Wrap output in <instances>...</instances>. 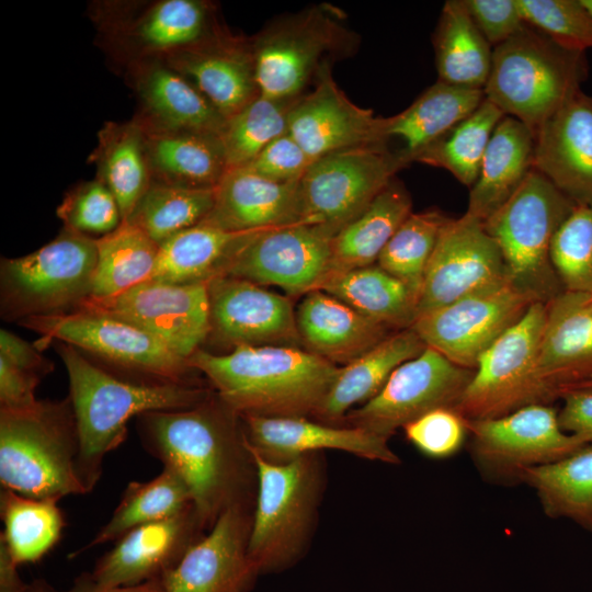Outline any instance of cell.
I'll return each mask as SVG.
<instances>
[{"instance_id": "6da1fadb", "label": "cell", "mask_w": 592, "mask_h": 592, "mask_svg": "<svg viewBox=\"0 0 592 592\" xmlns=\"http://www.w3.org/2000/svg\"><path fill=\"white\" fill-rule=\"evenodd\" d=\"M238 419L216 395L192 408L138 417L144 447L184 480L203 530L228 508L246 504L252 459Z\"/></svg>"}, {"instance_id": "7a4b0ae2", "label": "cell", "mask_w": 592, "mask_h": 592, "mask_svg": "<svg viewBox=\"0 0 592 592\" xmlns=\"http://www.w3.org/2000/svg\"><path fill=\"white\" fill-rule=\"evenodd\" d=\"M187 362L239 417L316 415L340 369L288 345H242L225 354L198 349Z\"/></svg>"}, {"instance_id": "3957f363", "label": "cell", "mask_w": 592, "mask_h": 592, "mask_svg": "<svg viewBox=\"0 0 592 592\" xmlns=\"http://www.w3.org/2000/svg\"><path fill=\"white\" fill-rule=\"evenodd\" d=\"M69 378L78 436L77 475L87 493L101 478L104 457L126 439L127 422L151 411L195 407L210 396L187 383L121 379L67 343L57 346Z\"/></svg>"}, {"instance_id": "277c9868", "label": "cell", "mask_w": 592, "mask_h": 592, "mask_svg": "<svg viewBox=\"0 0 592 592\" xmlns=\"http://www.w3.org/2000/svg\"><path fill=\"white\" fill-rule=\"evenodd\" d=\"M77 423L69 396L27 409L0 408V482L34 499L87 493L76 469Z\"/></svg>"}, {"instance_id": "5b68a950", "label": "cell", "mask_w": 592, "mask_h": 592, "mask_svg": "<svg viewBox=\"0 0 592 592\" xmlns=\"http://www.w3.org/2000/svg\"><path fill=\"white\" fill-rule=\"evenodd\" d=\"M583 53L568 50L525 24L494 46L485 98L505 116L539 126L580 90Z\"/></svg>"}, {"instance_id": "8992f818", "label": "cell", "mask_w": 592, "mask_h": 592, "mask_svg": "<svg viewBox=\"0 0 592 592\" xmlns=\"http://www.w3.org/2000/svg\"><path fill=\"white\" fill-rule=\"evenodd\" d=\"M576 204L534 168L515 193L483 223L500 249L510 284L548 304L563 289L553 266L551 242Z\"/></svg>"}, {"instance_id": "52a82bcc", "label": "cell", "mask_w": 592, "mask_h": 592, "mask_svg": "<svg viewBox=\"0 0 592 592\" xmlns=\"http://www.w3.org/2000/svg\"><path fill=\"white\" fill-rule=\"evenodd\" d=\"M244 446L258 478L248 558L259 574L286 567L303 550L317 506L320 471L314 454L272 462Z\"/></svg>"}, {"instance_id": "ba28073f", "label": "cell", "mask_w": 592, "mask_h": 592, "mask_svg": "<svg viewBox=\"0 0 592 592\" xmlns=\"http://www.w3.org/2000/svg\"><path fill=\"white\" fill-rule=\"evenodd\" d=\"M96 261V239L66 227L36 251L2 259V319L20 322L76 310L91 296Z\"/></svg>"}, {"instance_id": "9c48e42d", "label": "cell", "mask_w": 592, "mask_h": 592, "mask_svg": "<svg viewBox=\"0 0 592 592\" xmlns=\"http://www.w3.org/2000/svg\"><path fill=\"white\" fill-rule=\"evenodd\" d=\"M343 18L338 8L319 4L270 23L251 42L260 94L297 99L330 59L354 48L356 36Z\"/></svg>"}, {"instance_id": "30bf717a", "label": "cell", "mask_w": 592, "mask_h": 592, "mask_svg": "<svg viewBox=\"0 0 592 592\" xmlns=\"http://www.w3.org/2000/svg\"><path fill=\"white\" fill-rule=\"evenodd\" d=\"M547 305L534 303L478 360L456 406L467 420L498 418L557 396L543 379L539 348Z\"/></svg>"}, {"instance_id": "8fae6325", "label": "cell", "mask_w": 592, "mask_h": 592, "mask_svg": "<svg viewBox=\"0 0 592 592\" xmlns=\"http://www.w3.org/2000/svg\"><path fill=\"white\" fill-rule=\"evenodd\" d=\"M41 335L36 346L54 340L94 354L118 367L152 378L157 383H187L194 371L187 360L145 330L93 310L33 316L19 322Z\"/></svg>"}, {"instance_id": "7c38bea8", "label": "cell", "mask_w": 592, "mask_h": 592, "mask_svg": "<svg viewBox=\"0 0 592 592\" xmlns=\"http://www.w3.org/2000/svg\"><path fill=\"white\" fill-rule=\"evenodd\" d=\"M403 168L386 146L334 151L316 159L299 180L300 224L331 237L360 215Z\"/></svg>"}, {"instance_id": "4fadbf2b", "label": "cell", "mask_w": 592, "mask_h": 592, "mask_svg": "<svg viewBox=\"0 0 592 592\" xmlns=\"http://www.w3.org/2000/svg\"><path fill=\"white\" fill-rule=\"evenodd\" d=\"M467 421L476 464L490 478L502 481H520L526 469L561 459L584 444L561 428L550 403Z\"/></svg>"}, {"instance_id": "5bb4252c", "label": "cell", "mask_w": 592, "mask_h": 592, "mask_svg": "<svg viewBox=\"0 0 592 592\" xmlns=\"http://www.w3.org/2000/svg\"><path fill=\"white\" fill-rule=\"evenodd\" d=\"M506 284L510 281L502 254L483 223L467 213L449 217L425 270L417 318Z\"/></svg>"}, {"instance_id": "9a60e30c", "label": "cell", "mask_w": 592, "mask_h": 592, "mask_svg": "<svg viewBox=\"0 0 592 592\" xmlns=\"http://www.w3.org/2000/svg\"><path fill=\"white\" fill-rule=\"evenodd\" d=\"M474 369L458 366L437 351L425 348L418 356L402 363L380 391L344 419L389 439L399 428L442 407L456 408Z\"/></svg>"}, {"instance_id": "2e32d148", "label": "cell", "mask_w": 592, "mask_h": 592, "mask_svg": "<svg viewBox=\"0 0 592 592\" xmlns=\"http://www.w3.org/2000/svg\"><path fill=\"white\" fill-rule=\"evenodd\" d=\"M88 309L129 322L189 360L210 333L207 283L147 280L109 298H88Z\"/></svg>"}, {"instance_id": "e0dca14e", "label": "cell", "mask_w": 592, "mask_h": 592, "mask_svg": "<svg viewBox=\"0 0 592 592\" xmlns=\"http://www.w3.org/2000/svg\"><path fill=\"white\" fill-rule=\"evenodd\" d=\"M511 284L419 316L412 329L454 364L475 369L479 357L534 304Z\"/></svg>"}, {"instance_id": "ac0fdd59", "label": "cell", "mask_w": 592, "mask_h": 592, "mask_svg": "<svg viewBox=\"0 0 592 592\" xmlns=\"http://www.w3.org/2000/svg\"><path fill=\"white\" fill-rule=\"evenodd\" d=\"M331 239L323 229L305 224L254 231L225 275L306 295L319 289L330 275Z\"/></svg>"}, {"instance_id": "d6986e66", "label": "cell", "mask_w": 592, "mask_h": 592, "mask_svg": "<svg viewBox=\"0 0 592 592\" xmlns=\"http://www.w3.org/2000/svg\"><path fill=\"white\" fill-rule=\"evenodd\" d=\"M208 338L236 349L242 345H301L289 297L243 278L217 276L207 282Z\"/></svg>"}, {"instance_id": "ffe728a7", "label": "cell", "mask_w": 592, "mask_h": 592, "mask_svg": "<svg viewBox=\"0 0 592 592\" xmlns=\"http://www.w3.org/2000/svg\"><path fill=\"white\" fill-rule=\"evenodd\" d=\"M330 66L321 70L314 90L292 105L288 133L314 160L355 147L386 146L385 117L350 101L332 78Z\"/></svg>"}, {"instance_id": "44dd1931", "label": "cell", "mask_w": 592, "mask_h": 592, "mask_svg": "<svg viewBox=\"0 0 592 592\" xmlns=\"http://www.w3.org/2000/svg\"><path fill=\"white\" fill-rule=\"evenodd\" d=\"M250 527L246 504L224 511L162 577L166 592H246L257 576L248 558Z\"/></svg>"}, {"instance_id": "7402d4cb", "label": "cell", "mask_w": 592, "mask_h": 592, "mask_svg": "<svg viewBox=\"0 0 592 592\" xmlns=\"http://www.w3.org/2000/svg\"><path fill=\"white\" fill-rule=\"evenodd\" d=\"M194 508L173 517L138 526L116 540L114 547L88 573L99 587H129L162 578L201 537Z\"/></svg>"}, {"instance_id": "603a6c76", "label": "cell", "mask_w": 592, "mask_h": 592, "mask_svg": "<svg viewBox=\"0 0 592 592\" xmlns=\"http://www.w3.org/2000/svg\"><path fill=\"white\" fill-rule=\"evenodd\" d=\"M534 137L533 168L576 205H592V98L579 90Z\"/></svg>"}, {"instance_id": "cb8c5ba5", "label": "cell", "mask_w": 592, "mask_h": 592, "mask_svg": "<svg viewBox=\"0 0 592 592\" xmlns=\"http://www.w3.org/2000/svg\"><path fill=\"white\" fill-rule=\"evenodd\" d=\"M244 443L272 462H287L321 449H335L387 464L400 460L388 440L355 426H332L306 417L242 415Z\"/></svg>"}, {"instance_id": "d4e9b609", "label": "cell", "mask_w": 592, "mask_h": 592, "mask_svg": "<svg viewBox=\"0 0 592 592\" xmlns=\"http://www.w3.org/2000/svg\"><path fill=\"white\" fill-rule=\"evenodd\" d=\"M299 181L275 182L247 168L227 170L215 187L204 223L228 231H255L300 224Z\"/></svg>"}, {"instance_id": "484cf974", "label": "cell", "mask_w": 592, "mask_h": 592, "mask_svg": "<svg viewBox=\"0 0 592 592\" xmlns=\"http://www.w3.org/2000/svg\"><path fill=\"white\" fill-rule=\"evenodd\" d=\"M547 305L538 366L557 398L592 379L591 295L562 291Z\"/></svg>"}, {"instance_id": "4316f807", "label": "cell", "mask_w": 592, "mask_h": 592, "mask_svg": "<svg viewBox=\"0 0 592 592\" xmlns=\"http://www.w3.org/2000/svg\"><path fill=\"white\" fill-rule=\"evenodd\" d=\"M296 325L305 350L335 365L351 363L395 332L320 289L304 296Z\"/></svg>"}, {"instance_id": "83f0119b", "label": "cell", "mask_w": 592, "mask_h": 592, "mask_svg": "<svg viewBox=\"0 0 592 592\" xmlns=\"http://www.w3.org/2000/svg\"><path fill=\"white\" fill-rule=\"evenodd\" d=\"M202 42L173 54L172 69L228 119L260 95L251 43Z\"/></svg>"}, {"instance_id": "f1b7e54d", "label": "cell", "mask_w": 592, "mask_h": 592, "mask_svg": "<svg viewBox=\"0 0 592 592\" xmlns=\"http://www.w3.org/2000/svg\"><path fill=\"white\" fill-rule=\"evenodd\" d=\"M534 139L519 119L504 116L499 122L470 187L467 214L485 221L515 193L533 169Z\"/></svg>"}, {"instance_id": "f546056e", "label": "cell", "mask_w": 592, "mask_h": 592, "mask_svg": "<svg viewBox=\"0 0 592 592\" xmlns=\"http://www.w3.org/2000/svg\"><path fill=\"white\" fill-rule=\"evenodd\" d=\"M485 100V92L437 81L402 112L385 117L384 137L402 140L396 153L403 167L414 162L426 147L473 114Z\"/></svg>"}, {"instance_id": "4dcf8cb0", "label": "cell", "mask_w": 592, "mask_h": 592, "mask_svg": "<svg viewBox=\"0 0 592 592\" xmlns=\"http://www.w3.org/2000/svg\"><path fill=\"white\" fill-rule=\"evenodd\" d=\"M426 345L412 329L392 332L351 363L341 366L316 417L334 422L356 405L376 396L402 363L421 354Z\"/></svg>"}, {"instance_id": "1f68e13d", "label": "cell", "mask_w": 592, "mask_h": 592, "mask_svg": "<svg viewBox=\"0 0 592 592\" xmlns=\"http://www.w3.org/2000/svg\"><path fill=\"white\" fill-rule=\"evenodd\" d=\"M253 232L228 231L204 221L182 230L159 244L150 278L190 284L225 275L232 258Z\"/></svg>"}, {"instance_id": "d6a6232c", "label": "cell", "mask_w": 592, "mask_h": 592, "mask_svg": "<svg viewBox=\"0 0 592 592\" xmlns=\"http://www.w3.org/2000/svg\"><path fill=\"white\" fill-rule=\"evenodd\" d=\"M411 213L410 194L394 178L360 215L332 237L329 277L376 264L387 242Z\"/></svg>"}, {"instance_id": "836d02e7", "label": "cell", "mask_w": 592, "mask_h": 592, "mask_svg": "<svg viewBox=\"0 0 592 592\" xmlns=\"http://www.w3.org/2000/svg\"><path fill=\"white\" fill-rule=\"evenodd\" d=\"M319 289L395 331L411 328L418 316L414 294L377 264L334 274Z\"/></svg>"}, {"instance_id": "e575fe53", "label": "cell", "mask_w": 592, "mask_h": 592, "mask_svg": "<svg viewBox=\"0 0 592 592\" xmlns=\"http://www.w3.org/2000/svg\"><path fill=\"white\" fill-rule=\"evenodd\" d=\"M433 42L440 81L483 90L493 49L469 16L463 1L445 2Z\"/></svg>"}, {"instance_id": "d590c367", "label": "cell", "mask_w": 592, "mask_h": 592, "mask_svg": "<svg viewBox=\"0 0 592 592\" xmlns=\"http://www.w3.org/2000/svg\"><path fill=\"white\" fill-rule=\"evenodd\" d=\"M146 148L160 182L216 187L227 171L217 136L162 129L148 135Z\"/></svg>"}, {"instance_id": "8d00e7d4", "label": "cell", "mask_w": 592, "mask_h": 592, "mask_svg": "<svg viewBox=\"0 0 592 592\" xmlns=\"http://www.w3.org/2000/svg\"><path fill=\"white\" fill-rule=\"evenodd\" d=\"M532 487L550 517L567 519L592 532V443L554 463L520 476Z\"/></svg>"}, {"instance_id": "74e56055", "label": "cell", "mask_w": 592, "mask_h": 592, "mask_svg": "<svg viewBox=\"0 0 592 592\" xmlns=\"http://www.w3.org/2000/svg\"><path fill=\"white\" fill-rule=\"evenodd\" d=\"M140 94L162 129L219 136L226 118L186 78L162 66L149 68Z\"/></svg>"}, {"instance_id": "f35d334b", "label": "cell", "mask_w": 592, "mask_h": 592, "mask_svg": "<svg viewBox=\"0 0 592 592\" xmlns=\"http://www.w3.org/2000/svg\"><path fill=\"white\" fill-rule=\"evenodd\" d=\"M192 508V494L184 480L174 469L163 466L162 471L149 481L129 482L109 522L72 556L117 540L138 526L173 517Z\"/></svg>"}, {"instance_id": "ab89813d", "label": "cell", "mask_w": 592, "mask_h": 592, "mask_svg": "<svg viewBox=\"0 0 592 592\" xmlns=\"http://www.w3.org/2000/svg\"><path fill=\"white\" fill-rule=\"evenodd\" d=\"M57 502L1 489L0 514L3 532L0 545L15 565L41 560L58 543L66 522Z\"/></svg>"}, {"instance_id": "60d3db41", "label": "cell", "mask_w": 592, "mask_h": 592, "mask_svg": "<svg viewBox=\"0 0 592 592\" xmlns=\"http://www.w3.org/2000/svg\"><path fill=\"white\" fill-rule=\"evenodd\" d=\"M98 261L89 298L116 296L150 280L159 251L139 227L123 221L114 231L96 239Z\"/></svg>"}, {"instance_id": "b9f144b4", "label": "cell", "mask_w": 592, "mask_h": 592, "mask_svg": "<svg viewBox=\"0 0 592 592\" xmlns=\"http://www.w3.org/2000/svg\"><path fill=\"white\" fill-rule=\"evenodd\" d=\"M98 164L99 180L127 220L151 183L145 134L135 125L109 126L100 137Z\"/></svg>"}, {"instance_id": "7bdbcfd3", "label": "cell", "mask_w": 592, "mask_h": 592, "mask_svg": "<svg viewBox=\"0 0 592 592\" xmlns=\"http://www.w3.org/2000/svg\"><path fill=\"white\" fill-rule=\"evenodd\" d=\"M214 202L215 187L151 182L125 221L139 227L160 244L173 235L205 220Z\"/></svg>"}, {"instance_id": "ee69618b", "label": "cell", "mask_w": 592, "mask_h": 592, "mask_svg": "<svg viewBox=\"0 0 592 592\" xmlns=\"http://www.w3.org/2000/svg\"><path fill=\"white\" fill-rule=\"evenodd\" d=\"M504 116L485 98L473 114L426 147L414 162L443 168L471 187L478 179L491 135Z\"/></svg>"}, {"instance_id": "f6af8a7d", "label": "cell", "mask_w": 592, "mask_h": 592, "mask_svg": "<svg viewBox=\"0 0 592 592\" xmlns=\"http://www.w3.org/2000/svg\"><path fill=\"white\" fill-rule=\"evenodd\" d=\"M297 99L276 100L260 94L226 119L218 138L227 170L248 166L272 140L288 132V112Z\"/></svg>"}, {"instance_id": "bcb514c9", "label": "cell", "mask_w": 592, "mask_h": 592, "mask_svg": "<svg viewBox=\"0 0 592 592\" xmlns=\"http://www.w3.org/2000/svg\"><path fill=\"white\" fill-rule=\"evenodd\" d=\"M448 219L437 209L411 213L377 259L376 264L405 283L417 299L428 263Z\"/></svg>"}, {"instance_id": "7dc6e473", "label": "cell", "mask_w": 592, "mask_h": 592, "mask_svg": "<svg viewBox=\"0 0 592 592\" xmlns=\"http://www.w3.org/2000/svg\"><path fill=\"white\" fill-rule=\"evenodd\" d=\"M553 266L563 291L592 295V205H576L551 242Z\"/></svg>"}, {"instance_id": "c3c4849f", "label": "cell", "mask_w": 592, "mask_h": 592, "mask_svg": "<svg viewBox=\"0 0 592 592\" xmlns=\"http://www.w3.org/2000/svg\"><path fill=\"white\" fill-rule=\"evenodd\" d=\"M207 7L196 0H163L140 20L137 36L152 49L191 47L204 39Z\"/></svg>"}, {"instance_id": "681fc988", "label": "cell", "mask_w": 592, "mask_h": 592, "mask_svg": "<svg viewBox=\"0 0 592 592\" xmlns=\"http://www.w3.org/2000/svg\"><path fill=\"white\" fill-rule=\"evenodd\" d=\"M525 24L557 45L583 53L592 48V13L581 0H515Z\"/></svg>"}, {"instance_id": "f907efd6", "label": "cell", "mask_w": 592, "mask_h": 592, "mask_svg": "<svg viewBox=\"0 0 592 592\" xmlns=\"http://www.w3.org/2000/svg\"><path fill=\"white\" fill-rule=\"evenodd\" d=\"M57 215L66 228L87 236H105L123 223L115 197L100 180L82 183L67 193Z\"/></svg>"}, {"instance_id": "816d5d0a", "label": "cell", "mask_w": 592, "mask_h": 592, "mask_svg": "<svg viewBox=\"0 0 592 592\" xmlns=\"http://www.w3.org/2000/svg\"><path fill=\"white\" fill-rule=\"evenodd\" d=\"M402 429L407 440L420 453L432 458L454 455L469 434L467 419L453 407L428 411Z\"/></svg>"}, {"instance_id": "f5cc1de1", "label": "cell", "mask_w": 592, "mask_h": 592, "mask_svg": "<svg viewBox=\"0 0 592 592\" xmlns=\"http://www.w3.org/2000/svg\"><path fill=\"white\" fill-rule=\"evenodd\" d=\"M314 161L287 132L272 140L243 168L269 180L287 183L299 181Z\"/></svg>"}, {"instance_id": "db71d44e", "label": "cell", "mask_w": 592, "mask_h": 592, "mask_svg": "<svg viewBox=\"0 0 592 592\" xmlns=\"http://www.w3.org/2000/svg\"><path fill=\"white\" fill-rule=\"evenodd\" d=\"M463 3L490 45L503 43L525 25L515 0H463Z\"/></svg>"}, {"instance_id": "11a10c76", "label": "cell", "mask_w": 592, "mask_h": 592, "mask_svg": "<svg viewBox=\"0 0 592 592\" xmlns=\"http://www.w3.org/2000/svg\"><path fill=\"white\" fill-rule=\"evenodd\" d=\"M43 376L22 369L0 356V405L2 409L21 410L37 403L35 388Z\"/></svg>"}, {"instance_id": "9f6ffc18", "label": "cell", "mask_w": 592, "mask_h": 592, "mask_svg": "<svg viewBox=\"0 0 592 592\" xmlns=\"http://www.w3.org/2000/svg\"><path fill=\"white\" fill-rule=\"evenodd\" d=\"M558 411L561 428L580 441L592 443V390L574 389L562 395Z\"/></svg>"}, {"instance_id": "6f0895ef", "label": "cell", "mask_w": 592, "mask_h": 592, "mask_svg": "<svg viewBox=\"0 0 592 592\" xmlns=\"http://www.w3.org/2000/svg\"><path fill=\"white\" fill-rule=\"evenodd\" d=\"M0 356L22 369L41 376L46 375L53 368V363L41 355L36 345L30 344L4 329L0 331Z\"/></svg>"}, {"instance_id": "680465c9", "label": "cell", "mask_w": 592, "mask_h": 592, "mask_svg": "<svg viewBox=\"0 0 592 592\" xmlns=\"http://www.w3.org/2000/svg\"><path fill=\"white\" fill-rule=\"evenodd\" d=\"M66 592H166L162 578L153 579L129 587H99L92 582L88 573L75 580L73 585Z\"/></svg>"}, {"instance_id": "91938a15", "label": "cell", "mask_w": 592, "mask_h": 592, "mask_svg": "<svg viewBox=\"0 0 592 592\" xmlns=\"http://www.w3.org/2000/svg\"><path fill=\"white\" fill-rule=\"evenodd\" d=\"M18 567L0 545V592H24L27 589L29 584L21 580Z\"/></svg>"}, {"instance_id": "94428289", "label": "cell", "mask_w": 592, "mask_h": 592, "mask_svg": "<svg viewBox=\"0 0 592 592\" xmlns=\"http://www.w3.org/2000/svg\"><path fill=\"white\" fill-rule=\"evenodd\" d=\"M24 592H53L46 582L39 580L29 584Z\"/></svg>"}, {"instance_id": "6125c7cd", "label": "cell", "mask_w": 592, "mask_h": 592, "mask_svg": "<svg viewBox=\"0 0 592 592\" xmlns=\"http://www.w3.org/2000/svg\"><path fill=\"white\" fill-rule=\"evenodd\" d=\"M574 389H590L592 390V379L585 382V383H582L580 384L579 386L574 387L573 389L571 390H574ZM570 391V390H569Z\"/></svg>"}, {"instance_id": "be15d7a7", "label": "cell", "mask_w": 592, "mask_h": 592, "mask_svg": "<svg viewBox=\"0 0 592 592\" xmlns=\"http://www.w3.org/2000/svg\"><path fill=\"white\" fill-rule=\"evenodd\" d=\"M587 9L592 13V0H581Z\"/></svg>"}, {"instance_id": "e7e4bbea", "label": "cell", "mask_w": 592, "mask_h": 592, "mask_svg": "<svg viewBox=\"0 0 592 592\" xmlns=\"http://www.w3.org/2000/svg\"><path fill=\"white\" fill-rule=\"evenodd\" d=\"M591 300H592V295H591Z\"/></svg>"}]
</instances>
